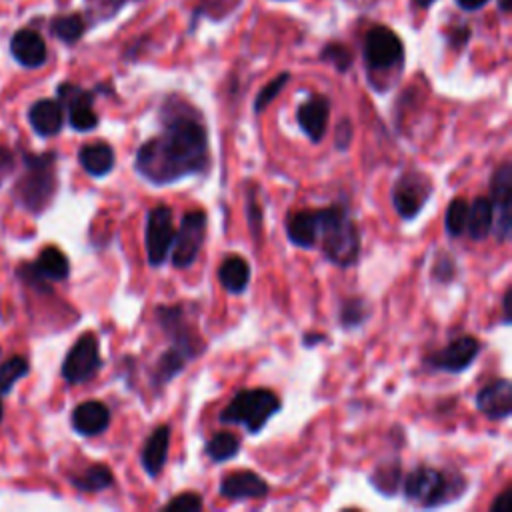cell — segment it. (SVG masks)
I'll return each mask as SVG.
<instances>
[{
    "label": "cell",
    "instance_id": "1",
    "mask_svg": "<svg viewBox=\"0 0 512 512\" xmlns=\"http://www.w3.org/2000/svg\"><path fill=\"white\" fill-rule=\"evenodd\" d=\"M164 130L140 144L136 172L154 186L174 184L208 168V136L198 114L180 100L164 110Z\"/></svg>",
    "mask_w": 512,
    "mask_h": 512
},
{
    "label": "cell",
    "instance_id": "2",
    "mask_svg": "<svg viewBox=\"0 0 512 512\" xmlns=\"http://www.w3.org/2000/svg\"><path fill=\"white\" fill-rule=\"evenodd\" d=\"M316 214H318V242L326 260H330L340 268H348L356 264L360 254V232L348 208L340 204H332L328 208L316 210Z\"/></svg>",
    "mask_w": 512,
    "mask_h": 512
},
{
    "label": "cell",
    "instance_id": "3",
    "mask_svg": "<svg viewBox=\"0 0 512 512\" xmlns=\"http://www.w3.org/2000/svg\"><path fill=\"white\" fill-rule=\"evenodd\" d=\"M404 498L422 508H438L454 502L466 490V478L452 468L438 470L416 466L404 478Z\"/></svg>",
    "mask_w": 512,
    "mask_h": 512
},
{
    "label": "cell",
    "instance_id": "4",
    "mask_svg": "<svg viewBox=\"0 0 512 512\" xmlns=\"http://www.w3.org/2000/svg\"><path fill=\"white\" fill-rule=\"evenodd\" d=\"M24 172L14 186V196L22 208L40 214L48 208L56 192V154L22 152Z\"/></svg>",
    "mask_w": 512,
    "mask_h": 512
},
{
    "label": "cell",
    "instance_id": "5",
    "mask_svg": "<svg viewBox=\"0 0 512 512\" xmlns=\"http://www.w3.org/2000/svg\"><path fill=\"white\" fill-rule=\"evenodd\" d=\"M280 398L268 388H248L234 394L228 406L220 412L222 424H240L248 434H258L276 412H280Z\"/></svg>",
    "mask_w": 512,
    "mask_h": 512
},
{
    "label": "cell",
    "instance_id": "6",
    "mask_svg": "<svg viewBox=\"0 0 512 512\" xmlns=\"http://www.w3.org/2000/svg\"><path fill=\"white\" fill-rule=\"evenodd\" d=\"M362 54L370 72H384L402 66L404 44L394 30L386 26H372L364 36Z\"/></svg>",
    "mask_w": 512,
    "mask_h": 512
},
{
    "label": "cell",
    "instance_id": "7",
    "mask_svg": "<svg viewBox=\"0 0 512 512\" xmlns=\"http://www.w3.org/2000/svg\"><path fill=\"white\" fill-rule=\"evenodd\" d=\"M434 184L424 172H404L392 186V204L402 220H414L432 198Z\"/></svg>",
    "mask_w": 512,
    "mask_h": 512
},
{
    "label": "cell",
    "instance_id": "8",
    "mask_svg": "<svg viewBox=\"0 0 512 512\" xmlns=\"http://www.w3.org/2000/svg\"><path fill=\"white\" fill-rule=\"evenodd\" d=\"M206 236V214L202 210H190L182 216L178 230L174 232L170 258L176 268H188L196 262L198 252Z\"/></svg>",
    "mask_w": 512,
    "mask_h": 512
},
{
    "label": "cell",
    "instance_id": "9",
    "mask_svg": "<svg viewBox=\"0 0 512 512\" xmlns=\"http://www.w3.org/2000/svg\"><path fill=\"white\" fill-rule=\"evenodd\" d=\"M490 204H492V232L498 242H506L512 230V164L504 160L490 180Z\"/></svg>",
    "mask_w": 512,
    "mask_h": 512
},
{
    "label": "cell",
    "instance_id": "10",
    "mask_svg": "<svg viewBox=\"0 0 512 512\" xmlns=\"http://www.w3.org/2000/svg\"><path fill=\"white\" fill-rule=\"evenodd\" d=\"M102 366L100 344L92 332L82 334L68 350L62 362V378L68 384H82L96 376Z\"/></svg>",
    "mask_w": 512,
    "mask_h": 512
},
{
    "label": "cell",
    "instance_id": "11",
    "mask_svg": "<svg viewBox=\"0 0 512 512\" xmlns=\"http://www.w3.org/2000/svg\"><path fill=\"white\" fill-rule=\"evenodd\" d=\"M174 240V224H172V210L166 204H158L148 210L146 214V258L150 266H162L170 256Z\"/></svg>",
    "mask_w": 512,
    "mask_h": 512
},
{
    "label": "cell",
    "instance_id": "12",
    "mask_svg": "<svg viewBox=\"0 0 512 512\" xmlns=\"http://www.w3.org/2000/svg\"><path fill=\"white\" fill-rule=\"evenodd\" d=\"M68 274H70V262L66 254L56 246L42 248L34 262H26L18 268V276L26 284L38 290H48L50 288L48 282L66 280Z\"/></svg>",
    "mask_w": 512,
    "mask_h": 512
},
{
    "label": "cell",
    "instance_id": "13",
    "mask_svg": "<svg viewBox=\"0 0 512 512\" xmlns=\"http://www.w3.org/2000/svg\"><path fill=\"white\" fill-rule=\"evenodd\" d=\"M480 354V342L470 336H458L456 340H452L450 344H446L444 348L432 352L424 364L434 370V372H450V374H458L464 372Z\"/></svg>",
    "mask_w": 512,
    "mask_h": 512
},
{
    "label": "cell",
    "instance_id": "14",
    "mask_svg": "<svg viewBox=\"0 0 512 512\" xmlns=\"http://www.w3.org/2000/svg\"><path fill=\"white\" fill-rule=\"evenodd\" d=\"M58 102L62 108L68 112V122L76 132H88L98 126V114L94 112V94L72 84V82H62L56 88Z\"/></svg>",
    "mask_w": 512,
    "mask_h": 512
},
{
    "label": "cell",
    "instance_id": "15",
    "mask_svg": "<svg viewBox=\"0 0 512 512\" xmlns=\"http://www.w3.org/2000/svg\"><path fill=\"white\" fill-rule=\"evenodd\" d=\"M476 408L490 420H504L512 412V384L506 378L488 382L476 392Z\"/></svg>",
    "mask_w": 512,
    "mask_h": 512
},
{
    "label": "cell",
    "instance_id": "16",
    "mask_svg": "<svg viewBox=\"0 0 512 512\" xmlns=\"http://www.w3.org/2000/svg\"><path fill=\"white\" fill-rule=\"evenodd\" d=\"M270 486L266 480L250 470H238L222 476L218 484V494L226 500H254L264 498Z\"/></svg>",
    "mask_w": 512,
    "mask_h": 512
},
{
    "label": "cell",
    "instance_id": "17",
    "mask_svg": "<svg viewBox=\"0 0 512 512\" xmlns=\"http://www.w3.org/2000/svg\"><path fill=\"white\" fill-rule=\"evenodd\" d=\"M330 118V100L322 94H312L296 110V122L310 142H320L326 134Z\"/></svg>",
    "mask_w": 512,
    "mask_h": 512
},
{
    "label": "cell",
    "instance_id": "18",
    "mask_svg": "<svg viewBox=\"0 0 512 512\" xmlns=\"http://www.w3.org/2000/svg\"><path fill=\"white\" fill-rule=\"evenodd\" d=\"M156 320H158L160 328L170 336L172 344L184 346V348L200 354L202 344L196 340V336H192L190 326H188L186 316H184V308L180 304H176V306H158L156 308Z\"/></svg>",
    "mask_w": 512,
    "mask_h": 512
},
{
    "label": "cell",
    "instance_id": "19",
    "mask_svg": "<svg viewBox=\"0 0 512 512\" xmlns=\"http://www.w3.org/2000/svg\"><path fill=\"white\" fill-rule=\"evenodd\" d=\"M10 52L14 60L24 68H40L48 56L44 38L32 28H20L14 32L10 40Z\"/></svg>",
    "mask_w": 512,
    "mask_h": 512
},
{
    "label": "cell",
    "instance_id": "20",
    "mask_svg": "<svg viewBox=\"0 0 512 512\" xmlns=\"http://www.w3.org/2000/svg\"><path fill=\"white\" fill-rule=\"evenodd\" d=\"M168 450H170V426L168 424L156 426L140 450V464L150 478H156L162 474L168 460Z\"/></svg>",
    "mask_w": 512,
    "mask_h": 512
},
{
    "label": "cell",
    "instance_id": "21",
    "mask_svg": "<svg viewBox=\"0 0 512 512\" xmlns=\"http://www.w3.org/2000/svg\"><path fill=\"white\" fill-rule=\"evenodd\" d=\"M70 422L80 436H98L110 426V410L100 400H86L72 410Z\"/></svg>",
    "mask_w": 512,
    "mask_h": 512
},
{
    "label": "cell",
    "instance_id": "22",
    "mask_svg": "<svg viewBox=\"0 0 512 512\" xmlns=\"http://www.w3.org/2000/svg\"><path fill=\"white\" fill-rule=\"evenodd\" d=\"M28 122L34 128V132L38 136H54L60 132L62 122H64V108L58 100L52 98H44V100H36L30 108H28Z\"/></svg>",
    "mask_w": 512,
    "mask_h": 512
},
{
    "label": "cell",
    "instance_id": "23",
    "mask_svg": "<svg viewBox=\"0 0 512 512\" xmlns=\"http://www.w3.org/2000/svg\"><path fill=\"white\" fill-rule=\"evenodd\" d=\"M286 236L298 248H314L318 244V214L316 210H300L286 220Z\"/></svg>",
    "mask_w": 512,
    "mask_h": 512
},
{
    "label": "cell",
    "instance_id": "24",
    "mask_svg": "<svg viewBox=\"0 0 512 512\" xmlns=\"http://www.w3.org/2000/svg\"><path fill=\"white\" fill-rule=\"evenodd\" d=\"M196 354L184 346H178V344H172L156 362L154 370H152V384L154 386H164L168 384L172 378H176L184 366L194 358Z\"/></svg>",
    "mask_w": 512,
    "mask_h": 512
},
{
    "label": "cell",
    "instance_id": "25",
    "mask_svg": "<svg viewBox=\"0 0 512 512\" xmlns=\"http://www.w3.org/2000/svg\"><path fill=\"white\" fill-rule=\"evenodd\" d=\"M78 162L90 176L102 178L114 168V150L102 140L90 142L78 150Z\"/></svg>",
    "mask_w": 512,
    "mask_h": 512
},
{
    "label": "cell",
    "instance_id": "26",
    "mask_svg": "<svg viewBox=\"0 0 512 512\" xmlns=\"http://www.w3.org/2000/svg\"><path fill=\"white\" fill-rule=\"evenodd\" d=\"M218 282L230 294H242L250 282V264L238 256H226L218 266Z\"/></svg>",
    "mask_w": 512,
    "mask_h": 512
},
{
    "label": "cell",
    "instance_id": "27",
    "mask_svg": "<svg viewBox=\"0 0 512 512\" xmlns=\"http://www.w3.org/2000/svg\"><path fill=\"white\" fill-rule=\"evenodd\" d=\"M466 230L472 240L480 242L492 232V204L490 198L478 196L472 204H468V220Z\"/></svg>",
    "mask_w": 512,
    "mask_h": 512
},
{
    "label": "cell",
    "instance_id": "28",
    "mask_svg": "<svg viewBox=\"0 0 512 512\" xmlns=\"http://www.w3.org/2000/svg\"><path fill=\"white\" fill-rule=\"evenodd\" d=\"M70 482L80 492H102L114 484V474L104 464H92L82 474L72 476Z\"/></svg>",
    "mask_w": 512,
    "mask_h": 512
},
{
    "label": "cell",
    "instance_id": "29",
    "mask_svg": "<svg viewBox=\"0 0 512 512\" xmlns=\"http://www.w3.org/2000/svg\"><path fill=\"white\" fill-rule=\"evenodd\" d=\"M400 478H402V468L398 460L382 462L374 468L370 474V484L384 496H394L400 488Z\"/></svg>",
    "mask_w": 512,
    "mask_h": 512
},
{
    "label": "cell",
    "instance_id": "30",
    "mask_svg": "<svg viewBox=\"0 0 512 512\" xmlns=\"http://www.w3.org/2000/svg\"><path fill=\"white\" fill-rule=\"evenodd\" d=\"M204 452L212 462H226L240 452V440L232 432H216L206 442Z\"/></svg>",
    "mask_w": 512,
    "mask_h": 512
},
{
    "label": "cell",
    "instance_id": "31",
    "mask_svg": "<svg viewBox=\"0 0 512 512\" xmlns=\"http://www.w3.org/2000/svg\"><path fill=\"white\" fill-rule=\"evenodd\" d=\"M84 30H86L84 18H82L80 14H76V12L56 16V18L50 22V32H52L58 40L66 42V44L78 42V40L82 38Z\"/></svg>",
    "mask_w": 512,
    "mask_h": 512
},
{
    "label": "cell",
    "instance_id": "32",
    "mask_svg": "<svg viewBox=\"0 0 512 512\" xmlns=\"http://www.w3.org/2000/svg\"><path fill=\"white\" fill-rule=\"evenodd\" d=\"M466 220H468V202L464 198H454L444 214V228L446 232L456 238L460 234H464L466 230Z\"/></svg>",
    "mask_w": 512,
    "mask_h": 512
},
{
    "label": "cell",
    "instance_id": "33",
    "mask_svg": "<svg viewBox=\"0 0 512 512\" xmlns=\"http://www.w3.org/2000/svg\"><path fill=\"white\" fill-rule=\"evenodd\" d=\"M368 316V310H366V302L364 298H348L340 304V310H338V322L342 328L350 330V328H358L360 324H364Z\"/></svg>",
    "mask_w": 512,
    "mask_h": 512
},
{
    "label": "cell",
    "instance_id": "34",
    "mask_svg": "<svg viewBox=\"0 0 512 512\" xmlns=\"http://www.w3.org/2000/svg\"><path fill=\"white\" fill-rule=\"evenodd\" d=\"M28 374V360L22 356H10L0 364V394L12 390L14 382Z\"/></svg>",
    "mask_w": 512,
    "mask_h": 512
},
{
    "label": "cell",
    "instance_id": "35",
    "mask_svg": "<svg viewBox=\"0 0 512 512\" xmlns=\"http://www.w3.org/2000/svg\"><path fill=\"white\" fill-rule=\"evenodd\" d=\"M320 60L332 64L338 72H346L352 66V54L340 42H328L320 52Z\"/></svg>",
    "mask_w": 512,
    "mask_h": 512
},
{
    "label": "cell",
    "instance_id": "36",
    "mask_svg": "<svg viewBox=\"0 0 512 512\" xmlns=\"http://www.w3.org/2000/svg\"><path fill=\"white\" fill-rule=\"evenodd\" d=\"M288 80H290V74H288V72H282V74H278L276 78H272V80L258 92V96H256V100H254V112H262V110L282 92V88L288 84Z\"/></svg>",
    "mask_w": 512,
    "mask_h": 512
},
{
    "label": "cell",
    "instance_id": "37",
    "mask_svg": "<svg viewBox=\"0 0 512 512\" xmlns=\"http://www.w3.org/2000/svg\"><path fill=\"white\" fill-rule=\"evenodd\" d=\"M204 506L202 496L198 492H182L178 496H172L164 508L168 510H184V512H198Z\"/></svg>",
    "mask_w": 512,
    "mask_h": 512
},
{
    "label": "cell",
    "instance_id": "38",
    "mask_svg": "<svg viewBox=\"0 0 512 512\" xmlns=\"http://www.w3.org/2000/svg\"><path fill=\"white\" fill-rule=\"evenodd\" d=\"M454 276H456V264H454L452 256H450V254H440L438 260H436L434 266H432V278H434L436 282L446 284V282H450Z\"/></svg>",
    "mask_w": 512,
    "mask_h": 512
},
{
    "label": "cell",
    "instance_id": "39",
    "mask_svg": "<svg viewBox=\"0 0 512 512\" xmlns=\"http://www.w3.org/2000/svg\"><path fill=\"white\" fill-rule=\"evenodd\" d=\"M350 142H352V124L344 118V120L338 124V128H336L334 146L344 152V150L350 146Z\"/></svg>",
    "mask_w": 512,
    "mask_h": 512
},
{
    "label": "cell",
    "instance_id": "40",
    "mask_svg": "<svg viewBox=\"0 0 512 512\" xmlns=\"http://www.w3.org/2000/svg\"><path fill=\"white\" fill-rule=\"evenodd\" d=\"M468 38H470V28H468L466 24L456 26V28H452V30L448 32V44H450L454 50H460L462 46H466Z\"/></svg>",
    "mask_w": 512,
    "mask_h": 512
},
{
    "label": "cell",
    "instance_id": "41",
    "mask_svg": "<svg viewBox=\"0 0 512 512\" xmlns=\"http://www.w3.org/2000/svg\"><path fill=\"white\" fill-rule=\"evenodd\" d=\"M240 0H204L198 8H196V14H194V20L200 16V14H208L212 8H228V10H232L236 4H238Z\"/></svg>",
    "mask_w": 512,
    "mask_h": 512
},
{
    "label": "cell",
    "instance_id": "42",
    "mask_svg": "<svg viewBox=\"0 0 512 512\" xmlns=\"http://www.w3.org/2000/svg\"><path fill=\"white\" fill-rule=\"evenodd\" d=\"M14 170V154L0 144V186L4 184L6 176Z\"/></svg>",
    "mask_w": 512,
    "mask_h": 512
},
{
    "label": "cell",
    "instance_id": "43",
    "mask_svg": "<svg viewBox=\"0 0 512 512\" xmlns=\"http://www.w3.org/2000/svg\"><path fill=\"white\" fill-rule=\"evenodd\" d=\"M508 494H510L508 488L502 490V492L492 500L490 512H506V510H508Z\"/></svg>",
    "mask_w": 512,
    "mask_h": 512
},
{
    "label": "cell",
    "instance_id": "44",
    "mask_svg": "<svg viewBox=\"0 0 512 512\" xmlns=\"http://www.w3.org/2000/svg\"><path fill=\"white\" fill-rule=\"evenodd\" d=\"M510 296H512V288H506L504 290V296H502V312H504V324H510L512 316H510Z\"/></svg>",
    "mask_w": 512,
    "mask_h": 512
},
{
    "label": "cell",
    "instance_id": "45",
    "mask_svg": "<svg viewBox=\"0 0 512 512\" xmlns=\"http://www.w3.org/2000/svg\"><path fill=\"white\" fill-rule=\"evenodd\" d=\"M488 2H490V0H456V4H458L462 10H468V12L478 10V8L486 6Z\"/></svg>",
    "mask_w": 512,
    "mask_h": 512
},
{
    "label": "cell",
    "instance_id": "46",
    "mask_svg": "<svg viewBox=\"0 0 512 512\" xmlns=\"http://www.w3.org/2000/svg\"><path fill=\"white\" fill-rule=\"evenodd\" d=\"M326 338H324V334H306L304 338H302V344L304 346H308V348H312L314 344H318V342H324Z\"/></svg>",
    "mask_w": 512,
    "mask_h": 512
},
{
    "label": "cell",
    "instance_id": "47",
    "mask_svg": "<svg viewBox=\"0 0 512 512\" xmlns=\"http://www.w3.org/2000/svg\"><path fill=\"white\" fill-rule=\"evenodd\" d=\"M498 6L502 12H508L512 8V0H498Z\"/></svg>",
    "mask_w": 512,
    "mask_h": 512
},
{
    "label": "cell",
    "instance_id": "48",
    "mask_svg": "<svg viewBox=\"0 0 512 512\" xmlns=\"http://www.w3.org/2000/svg\"><path fill=\"white\" fill-rule=\"evenodd\" d=\"M418 8H428V6H432L436 0H412Z\"/></svg>",
    "mask_w": 512,
    "mask_h": 512
},
{
    "label": "cell",
    "instance_id": "49",
    "mask_svg": "<svg viewBox=\"0 0 512 512\" xmlns=\"http://www.w3.org/2000/svg\"><path fill=\"white\" fill-rule=\"evenodd\" d=\"M2 414H4V408H2V400H0V420H2Z\"/></svg>",
    "mask_w": 512,
    "mask_h": 512
}]
</instances>
